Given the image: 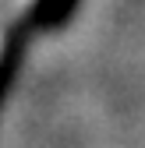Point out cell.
<instances>
[{
	"label": "cell",
	"instance_id": "1",
	"mask_svg": "<svg viewBox=\"0 0 145 148\" xmlns=\"http://www.w3.org/2000/svg\"><path fill=\"white\" fill-rule=\"evenodd\" d=\"M71 7H75V0H39V4H35V21L53 25V21H60Z\"/></svg>",
	"mask_w": 145,
	"mask_h": 148
},
{
	"label": "cell",
	"instance_id": "2",
	"mask_svg": "<svg viewBox=\"0 0 145 148\" xmlns=\"http://www.w3.org/2000/svg\"><path fill=\"white\" fill-rule=\"evenodd\" d=\"M11 64H14V57L7 53V57H4V64H0V92H4V85H7V74H11Z\"/></svg>",
	"mask_w": 145,
	"mask_h": 148
}]
</instances>
